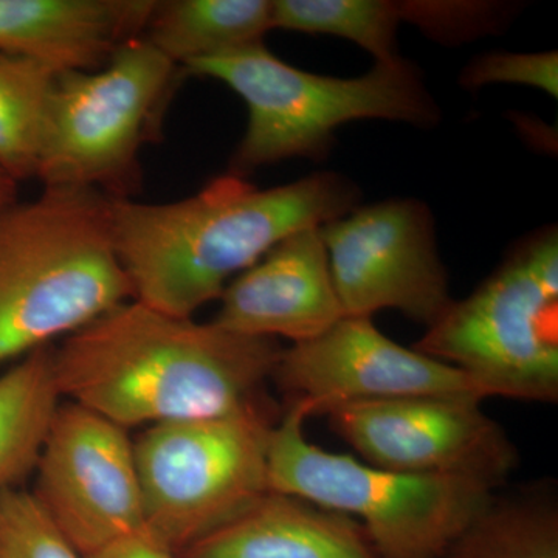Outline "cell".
<instances>
[{
  "label": "cell",
  "mask_w": 558,
  "mask_h": 558,
  "mask_svg": "<svg viewBox=\"0 0 558 558\" xmlns=\"http://www.w3.org/2000/svg\"><path fill=\"white\" fill-rule=\"evenodd\" d=\"M282 348L128 300L62 339V398L121 428L230 416L267 407Z\"/></svg>",
  "instance_id": "1"
},
{
  "label": "cell",
  "mask_w": 558,
  "mask_h": 558,
  "mask_svg": "<svg viewBox=\"0 0 558 558\" xmlns=\"http://www.w3.org/2000/svg\"><path fill=\"white\" fill-rule=\"evenodd\" d=\"M359 199L339 172L266 190L226 172L182 201L109 199L110 236L132 300L193 318L279 242L347 215Z\"/></svg>",
  "instance_id": "2"
},
{
  "label": "cell",
  "mask_w": 558,
  "mask_h": 558,
  "mask_svg": "<svg viewBox=\"0 0 558 558\" xmlns=\"http://www.w3.org/2000/svg\"><path fill=\"white\" fill-rule=\"evenodd\" d=\"M128 300L109 197L44 189L0 209V366L53 347Z\"/></svg>",
  "instance_id": "3"
},
{
  "label": "cell",
  "mask_w": 558,
  "mask_h": 558,
  "mask_svg": "<svg viewBox=\"0 0 558 558\" xmlns=\"http://www.w3.org/2000/svg\"><path fill=\"white\" fill-rule=\"evenodd\" d=\"M180 69L185 78L220 81L247 105V130L229 170L240 178L296 157L322 160L336 131L349 121L428 128L440 120L421 72L405 58L376 64L357 78H333L290 65L258 44Z\"/></svg>",
  "instance_id": "4"
},
{
  "label": "cell",
  "mask_w": 558,
  "mask_h": 558,
  "mask_svg": "<svg viewBox=\"0 0 558 558\" xmlns=\"http://www.w3.org/2000/svg\"><path fill=\"white\" fill-rule=\"evenodd\" d=\"M306 402H290L270 432V492L357 521L379 558H440L494 499V484L469 476L413 475L314 446Z\"/></svg>",
  "instance_id": "5"
},
{
  "label": "cell",
  "mask_w": 558,
  "mask_h": 558,
  "mask_svg": "<svg viewBox=\"0 0 558 558\" xmlns=\"http://www.w3.org/2000/svg\"><path fill=\"white\" fill-rule=\"evenodd\" d=\"M182 69L143 36L105 68L58 73L47 100L36 179L44 189L97 191L132 199L142 189L140 153L161 134Z\"/></svg>",
  "instance_id": "6"
},
{
  "label": "cell",
  "mask_w": 558,
  "mask_h": 558,
  "mask_svg": "<svg viewBox=\"0 0 558 558\" xmlns=\"http://www.w3.org/2000/svg\"><path fill=\"white\" fill-rule=\"evenodd\" d=\"M472 377L487 398L558 400V233L520 242L413 347Z\"/></svg>",
  "instance_id": "7"
},
{
  "label": "cell",
  "mask_w": 558,
  "mask_h": 558,
  "mask_svg": "<svg viewBox=\"0 0 558 558\" xmlns=\"http://www.w3.org/2000/svg\"><path fill=\"white\" fill-rule=\"evenodd\" d=\"M267 407L150 425L134 440L145 527L180 550L269 494Z\"/></svg>",
  "instance_id": "8"
},
{
  "label": "cell",
  "mask_w": 558,
  "mask_h": 558,
  "mask_svg": "<svg viewBox=\"0 0 558 558\" xmlns=\"http://www.w3.org/2000/svg\"><path fill=\"white\" fill-rule=\"evenodd\" d=\"M344 317L395 310L429 326L450 304L449 278L427 205L389 199L319 227Z\"/></svg>",
  "instance_id": "9"
},
{
  "label": "cell",
  "mask_w": 558,
  "mask_h": 558,
  "mask_svg": "<svg viewBox=\"0 0 558 558\" xmlns=\"http://www.w3.org/2000/svg\"><path fill=\"white\" fill-rule=\"evenodd\" d=\"M35 473L33 497L81 556L145 531L134 440L100 414L61 403Z\"/></svg>",
  "instance_id": "10"
},
{
  "label": "cell",
  "mask_w": 558,
  "mask_h": 558,
  "mask_svg": "<svg viewBox=\"0 0 558 558\" xmlns=\"http://www.w3.org/2000/svg\"><path fill=\"white\" fill-rule=\"evenodd\" d=\"M319 416L376 468L469 476L495 487L517 468L515 446L480 400L402 398L337 403Z\"/></svg>",
  "instance_id": "11"
},
{
  "label": "cell",
  "mask_w": 558,
  "mask_h": 558,
  "mask_svg": "<svg viewBox=\"0 0 558 558\" xmlns=\"http://www.w3.org/2000/svg\"><path fill=\"white\" fill-rule=\"evenodd\" d=\"M274 380L311 416L337 403L402 398L487 399L454 366L388 339L371 317H343L315 339L282 349Z\"/></svg>",
  "instance_id": "12"
},
{
  "label": "cell",
  "mask_w": 558,
  "mask_h": 558,
  "mask_svg": "<svg viewBox=\"0 0 558 558\" xmlns=\"http://www.w3.org/2000/svg\"><path fill=\"white\" fill-rule=\"evenodd\" d=\"M220 328L292 344L315 339L344 317L319 227L290 234L242 271L220 295Z\"/></svg>",
  "instance_id": "13"
},
{
  "label": "cell",
  "mask_w": 558,
  "mask_h": 558,
  "mask_svg": "<svg viewBox=\"0 0 558 558\" xmlns=\"http://www.w3.org/2000/svg\"><path fill=\"white\" fill-rule=\"evenodd\" d=\"M156 0H0V53L53 73L95 72L143 36Z\"/></svg>",
  "instance_id": "14"
},
{
  "label": "cell",
  "mask_w": 558,
  "mask_h": 558,
  "mask_svg": "<svg viewBox=\"0 0 558 558\" xmlns=\"http://www.w3.org/2000/svg\"><path fill=\"white\" fill-rule=\"evenodd\" d=\"M180 558H379L349 517L269 492Z\"/></svg>",
  "instance_id": "15"
},
{
  "label": "cell",
  "mask_w": 558,
  "mask_h": 558,
  "mask_svg": "<svg viewBox=\"0 0 558 558\" xmlns=\"http://www.w3.org/2000/svg\"><path fill=\"white\" fill-rule=\"evenodd\" d=\"M270 0H156L143 38L179 68L264 44Z\"/></svg>",
  "instance_id": "16"
},
{
  "label": "cell",
  "mask_w": 558,
  "mask_h": 558,
  "mask_svg": "<svg viewBox=\"0 0 558 558\" xmlns=\"http://www.w3.org/2000/svg\"><path fill=\"white\" fill-rule=\"evenodd\" d=\"M53 348H40L0 374V494L35 473L61 407Z\"/></svg>",
  "instance_id": "17"
},
{
  "label": "cell",
  "mask_w": 558,
  "mask_h": 558,
  "mask_svg": "<svg viewBox=\"0 0 558 558\" xmlns=\"http://www.w3.org/2000/svg\"><path fill=\"white\" fill-rule=\"evenodd\" d=\"M440 558H558V510L549 498L492 499Z\"/></svg>",
  "instance_id": "18"
},
{
  "label": "cell",
  "mask_w": 558,
  "mask_h": 558,
  "mask_svg": "<svg viewBox=\"0 0 558 558\" xmlns=\"http://www.w3.org/2000/svg\"><path fill=\"white\" fill-rule=\"evenodd\" d=\"M402 2L387 0H275L274 28L351 40L376 58L398 61Z\"/></svg>",
  "instance_id": "19"
},
{
  "label": "cell",
  "mask_w": 558,
  "mask_h": 558,
  "mask_svg": "<svg viewBox=\"0 0 558 558\" xmlns=\"http://www.w3.org/2000/svg\"><path fill=\"white\" fill-rule=\"evenodd\" d=\"M54 76L38 62L0 53V167L17 183L36 179Z\"/></svg>",
  "instance_id": "20"
},
{
  "label": "cell",
  "mask_w": 558,
  "mask_h": 558,
  "mask_svg": "<svg viewBox=\"0 0 558 558\" xmlns=\"http://www.w3.org/2000/svg\"><path fill=\"white\" fill-rule=\"evenodd\" d=\"M0 558H84L31 490L0 494Z\"/></svg>",
  "instance_id": "21"
},
{
  "label": "cell",
  "mask_w": 558,
  "mask_h": 558,
  "mask_svg": "<svg viewBox=\"0 0 558 558\" xmlns=\"http://www.w3.org/2000/svg\"><path fill=\"white\" fill-rule=\"evenodd\" d=\"M461 83L469 89H480L487 84H521L557 98L558 54L557 51H492L470 62L462 72Z\"/></svg>",
  "instance_id": "22"
},
{
  "label": "cell",
  "mask_w": 558,
  "mask_h": 558,
  "mask_svg": "<svg viewBox=\"0 0 558 558\" xmlns=\"http://www.w3.org/2000/svg\"><path fill=\"white\" fill-rule=\"evenodd\" d=\"M402 7L403 21L413 22L439 38L486 32L492 22L499 20L495 7L488 3L402 2Z\"/></svg>",
  "instance_id": "23"
},
{
  "label": "cell",
  "mask_w": 558,
  "mask_h": 558,
  "mask_svg": "<svg viewBox=\"0 0 558 558\" xmlns=\"http://www.w3.org/2000/svg\"><path fill=\"white\" fill-rule=\"evenodd\" d=\"M84 558H179L178 553L168 548L149 534L148 531H140L137 534L128 535L110 543L105 548L95 550Z\"/></svg>",
  "instance_id": "24"
},
{
  "label": "cell",
  "mask_w": 558,
  "mask_h": 558,
  "mask_svg": "<svg viewBox=\"0 0 558 558\" xmlns=\"http://www.w3.org/2000/svg\"><path fill=\"white\" fill-rule=\"evenodd\" d=\"M17 191H20V183L0 167V209L17 202Z\"/></svg>",
  "instance_id": "25"
}]
</instances>
